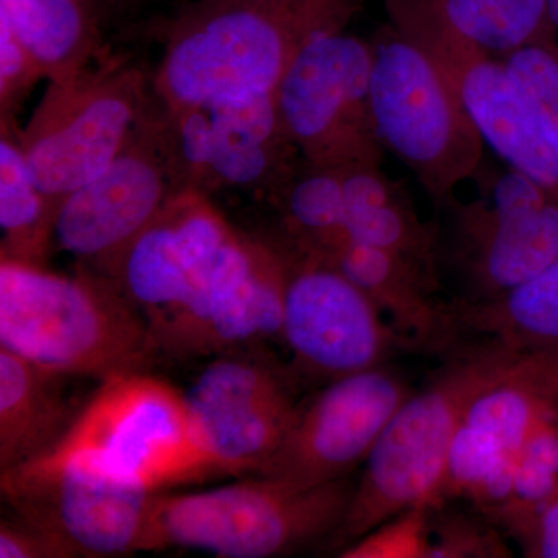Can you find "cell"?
Masks as SVG:
<instances>
[{"label": "cell", "mask_w": 558, "mask_h": 558, "mask_svg": "<svg viewBox=\"0 0 558 558\" xmlns=\"http://www.w3.org/2000/svg\"><path fill=\"white\" fill-rule=\"evenodd\" d=\"M458 339L472 336L523 355L558 360V259L495 299L450 303Z\"/></svg>", "instance_id": "44dd1931"}, {"label": "cell", "mask_w": 558, "mask_h": 558, "mask_svg": "<svg viewBox=\"0 0 558 558\" xmlns=\"http://www.w3.org/2000/svg\"><path fill=\"white\" fill-rule=\"evenodd\" d=\"M72 557L60 542L25 521L3 520L0 524V558Z\"/></svg>", "instance_id": "d6a6232c"}, {"label": "cell", "mask_w": 558, "mask_h": 558, "mask_svg": "<svg viewBox=\"0 0 558 558\" xmlns=\"http://www.w3.org/2000/svg\"><path fill=\"white\" fill-rule=\"evenodd\" d=\"M454 31L499 58L529 44L553 43L545 0H418Z\"/></svg>", "instance_id": "cb8c5ba5"}, {"label": "cell", "mask_w": 558, "mask_h": 558, "mask_svg": "<svg viewBox=\"0 0 558 558\" xmlns=\"http://www.w3.org/2000/svg\"><path fill=\"white\" fill-rule=\"evenodd\" d=\"M379 307L407 347L453 351L458 333L450 303L436 299V271L388 250L332 240L310 245Z\"/></svg>", "instance_id": "d6986e66"}, {"label": "cell", "mask_w": 558, "mask_h": 558, "mask_svg": "<svg viewBox=\"0 0 558 558\" xmlns=\"http://www.w3.org/2000/svg\"><path fill=\"white\" fill-rule=\"evenodd\" d=\"M558 492V400L549 407L524 440L512 468L510 497L495 523L535 508Z\"/></svg>", "instance_id": "484cf974"}, {"label": "cell", "mask_w": 558, "mask_h": 558, "mask_svg": "<svg viewBox=\"0 0 558 558\" xmlns=\"http://www.w3.org/2000/svg\"><path fill=\"white\" fill-rule=\"evenodd\" d=\"M389 25L442 73L484 143L558 199V156L543 137L502 58L418 0H385Z\"/></svg>", "instance_id": "9c48e42d"}, {"label": "cell", "mask_w": 558, "mask_h": 558, "mask_svg": "<svg viewBox=\"0 0 558 558\" xmlns=\"http://www.w3.org/2000/svg\"><path fill=\"white\" fill-rule=\"evenodd\" d=\"M459 266L464 303L495 299L558 259V199L523 172L508 168L487 202L458 207Z\"/></svg>", "instance_id": "9a60e30c"}, {"label": "cell", "mask_w": 558, "mask_h": 558, "mask_svg": "<svg viewBox=\"0 0 558 558\" xmlns=\"http://www.w3.org/2000/svg\"><path fill=\"white\" fill-rule=\"evenodd\" d=\"M51 450L86 457L150 492L213 475L186 395L142 371L102 379Z\"/></svg>", "instance_id": "8992f818"}, {"label": "cell", "mask_w": 558, "mask_h": 558, "mask_svg": "<svg viewBox=\"0 0 558 558\" xmlns=\"http://www.w3.org/2000/svg\"><path fill=\"white\" fill-rule=\"evenodd\" d=\"M543 137L558 156V47L529 44L502 58Z\"/></svg>", "instance_id": "4316f807"}, {"label": "cell", "mask_w": 558, "mask_h": 558, "mask_svg": "<svg viewBox=\"0 0 558 558\" xmlns=\"http://www.w3.org/2000/svg\"><path fill=\"white\" fill-rule=\"evenodd\" d=\"M343 172L344 213L337 233L318 242L341 240L400 253L436 271V238L418 220L402 191L380 167Z\"/></svg>", "instance_id": "7402d4cb"}, {"label": "cell", "mask_w": 558, "mask_h": 558, "mask_svg": "<svg viewBox=\"0 0 558 558\" xmlns=\"http://www.w3.org/2000/svg\"><path fill=\"white\" fill-rule=\"evenodd\" d=\"M286 282L288 270L274 253L233 234L189 300L154 330V349L202 357L281 333Z\"/></svg>", "instance_id": "8fae6325"}, {"label": "cell", "mask_w": 558, "mask_h": 558, "mask_svg": "<svg viewBox=\"0 0 558 558\" xmlns=\"http://www.w3.org/2000/svg\"><path fill=\"white\" fill-rule=\"evenodd\" d=\"M371 109L377 135L442 207L475 175L484 143L442 73L395 27L373 43Z\"/></svg>", "instance_id": "5b68a950"}, {"label": "cell", "mask_w": 558, "mask_h": 558, "mask_svg": "<svg viewBox=\"0 0 558 558\" xmlns=\"http://www.w3.org/2000/svg\"><path fill=\"white\" fill-rule=\"evenodd\" d=\"M373 43L343 31L307 40L279 81L282 131L312 170L380 167L384 145L371 109Z\"/></svg>", "instance_id": "52a82bcc"}, {"label": "cell", "mask_w": 558, "mask_h": 558, "mask_svg": "<svg viewBox=\"0 0 558 558\" xmlns=\"http://www.w3.org/2000/svg\"><path fill=\"white\" fill-rule=\"evenodd\" d=\"M281 143L290 142L260 143L230 137L216 131L209 121L205 172L230 185L253 186L267 182L277 171Z\"/></svg>", "instance_id": "f546056e"}, {"label": "cell", "mask_w": 558, "mask_h": 558, "mask_svg": "<svg viewBox=\"0 0 558 558\" xmlns=\"http://www.w3.org/2000/svg\"><path fill=\"white\" fill-rule=\"evenodd\" d=\"M355 483L315 487L256 475L190 494H154L142 553L199 549L226 558H269L333 537L347 517Z\"/></svg>", "instance_id": "277c9868"}, {"label": "cell", "mask_w": 558, "mask_h": 558, "mask_svg": "<svg viewBox=\"0 0 558 558\" xmlns=\"http://www.w3.org/2000/svg\"><path fill=\"white\" fill-rule=\"evenodd\" d=\"M17 519L46 532L73 557L142 553L154 494L81 454L50 450L2 472Z\"/></svg>", "instance_id": "ba28073f"}, {"label": "cell", "mask_w": 558, "mask_h": 558, "mask_svg": "<svg viewBox=\"0 0 558 558\" xmlns=\"http://www.w3.org/2000/svg\"><path fill=\"white\" fill-rule=\"evenodd\" d=\"M138 76L102 73L54 84L21 142L33 180L57 211L73 191L97 179L135 138Z\"/></svg>", "instance_id": "30bf717a"}, {"label": "cell", "mask_w": 558, "mask_h": 558, "mask_svg": "<svg viewBox=\"0 0 558 558\" xmlns=\"http://www.w3.org/2000/svg\"><path fill=\"white\" fill-rule=\"evenodd\" d=\"M546 13L556 35L558 33V0H545Z\"/></svg>", "instance_id": "e575fe53"}, {"label": "cell", "mask_w": 558, "mask_h": 558, "mask_svg": "<svg viewBox=\"0 0 558 558\" xmlns=\"http://www.w3.org/2000/svg\"><path fill=\"white\" fill-rule=\"evenodd\" d=\"M167 190L163 163L143 138H134L108 170L58 204L54 240L110 270L170 202Z\"/></svg>", "instance_id": "ac0fdd59"}, {"label": "cell", "mask_w": 558, "mask_h": 558, "mask_svg": "<svg viewBox=\"0 0 558 558\" xmlns=\"http://www.w3.org/2000/svg\"><path fill=\"white\" fill-rule=\"evenodd\" d=\"M36 75H43L28 51L5 22H0V90L3 106Z\"/></svg>", "instance_id": "836d02e7"}, {"label": "cell", "mask_w": 558, "mask_h": 558, "mask_svg": "<svg viewBox=\"0 0 558 558\" xmlns=\"http://www.w3.org/2000/svg\"><path fill=\"white\" fill-rule=\"evenodd\" d=\"M0 347L65 376L108 379L156 354L148 322L119 286L2 256Z\"/></svg>", "instance_id": "7a4b0ae2"}, {"label": "cell", "mask_w": 558, "mask_h": 558, "mask_svg": "<svg viewBox=\"0 0 558 558\" xmlns=\"http://www.w3.org/2000/svg\"><path fill=\"white\" fill-rule=\"evenodd\" d=\"M54 208L36 186L21 143L0 142L2 256L36 264L53 234Z\"/></svg>", "instance_id": "d4e9b609"}, {"label": "cell", "mask_w": 558, "mask_h": 558, "mask_svg": "<svg viewBox=\"0 0 558 558\" xmlns=\"http://www.w3.org/2000/svg\"><path fill=\"white\" fill-rule=\"evenodd\" d=\"M497 524L519 543L524 556L558 558V492L542 505L506 517Z\"/></svg>", "instance_id": "1f68e13d"}, {"label": "cell", "mask_w": 558, "mask_h": 558, "mask_svg": "<svg viewBox=\"0 0 558 558\" xmlns=\"http://www.w3.org/2000/svg\"><path fill=\"white\" fill-rule=\"evenodd\" d=\"M281 336L304 369L330 380L385 365L405 344L369 296L312 250L288 269Z\"/></svg>", "instance_id": "5bb4252c"}, {"label": "cell", "mask_w": 558, "mask_h": 558, "mask_svg": "<svg viewBox=\"0 0 558 558\" xmlns=\"http://www.w3.org/2000/svg\"><path fill=\"white\" fill-rule=\"evenodd\" d=\"M413 395L409 381L387 366L330 380L292 424L259 475L300 487L348 478L365 464L381 432Z\"/></svg>", "instance_id": "7c38bea8"}, {"label": "cell", "mask_w": 558, "mask_h": 558, "mask_svg": "<svg viewBox=\"0 0 558 558\" xmlns=\"http://www.w3.org/2000/svg\"><path fill=\"white\" fill-rule=\"evenodd\" d=\"M418 506L392 517L340 549L343 558H429L433 510Z\"/></svg>", "instance_id": "f1b7e54d"}, {"label": "cell", "mask_w": 558, "mask_h": 558, "mask_svg": "<svg viewBox=\"0 0 558 558\" xmlns=\"http://www.w3.org/2000/svg\"><path fill=\"white\" fill-rule=\"evenodd\" d=\"M365 0H201L172 25L159 87L175 112L271 92L296 51L343 31Z\"/></svg>", "instance_id": "6da1fadb"}, {"label": "cell", "mask_w": 558, "mask_h": 558, "mask_svg": "<svg viewBox=\"0 0 558 558\" xmlns=\"http://www.w3.org/2000/svg\"><path fill=\"white\" fill-rule=\"evenodd\" d=\"M186 400L213 475H259L299 409L274 369L236 357L202 371Z\"/></svg>", "instance_id": "2e32d148"}, {"label": "cell", "mask_w": 558, "mask_h": 558, "mask_svg": "<svg viewBox=\"0 0 558 558\" xmlns=\"http://www.w3.org/2000/svg\"><path fill=\"white\" fill-rule=\"evenodd\" d=\"M92 3H94L95 7L98 5L100 2H106V0H90Z\"/></svg>", "instance_id": "d590c367"}, {"label": "cell", "mask_w": 558, "mask_h": 558, "mask_svg": "<svg viewBox=\"0 0 558 558\" xmlns=\"http://www.w3.org/2000/svg\"><path fill=\"white\" fill-rule=\"evenodd\" d=\"M508 546L497 529L476 521L451 517L433 524L429 558L509 557Z\"/></svg>", "instance_id": "4dcf8cb0"}, {"label": "cell", "mask_w": 558, "mask_h": 558, "mask_svg": "<svg viewBox=\"0 0 558 558\" xmlns=\"http://www.w3.org/2000/svg\"><path fill=\"white\" fill-rule=\"evenodd\" d=\"M558 400V360L523 355L470 403L451 446L440 502L468 498L497 515L510 497L512 468L529 433Z\"/></svg>", "instance_id": "4fadbf2b"}, {"label": "cell", "mask_w": 558, "mask_h": 558, "mask_svg": "<svg viewBox=\"0 0 558 558\" xmlns=\"http://www.w3.org/2000/svg\"><path fill=\"white\" fill-rule=\"evenodd\" d=\"M233 231L197 197L171 199L112 266L119 288L148 322L150 336L189 300Z\"/></svg>", "instance_id": "e0dca14e"}, {"label": "cell", "mask_w": 558, "mask_h": 558, "mask_svg": "<svg viewBox=\"0 0 558 558\" xmlns=\"http://www.w3.org/2000/svg\"><path fill=\"white\" fill-rule=\"evenodd\" d=\"M0 22L60 86L80 78L97 40L90 0H0Z\"/></svg>", "instance_id": "603a6c76"}, {"label": "cell", "mask_w": 558, "mask_h": 558, "mask_svg": "<svg viewBox=\"0 0 558 558\" xmlns=\"http://www.w3.org/2000/svg\"><path fill=\"white\" fill-rule=\"evenodd\" d=\"M289 218L310 242L337 233L343 222L344 194L341 170H312L288 191Z\"/></svg>", "instance_id": "83f0119b"}, {"label": "cell", "mask_w": 558, "mask_h": 558, "mask_svg": "<svg viewBox=\"0 0 558 558\" xmlns=\"http://www.w3.org/2000/svg\"><path fill=\"white\" fill-rule=\"evenodd\" d=\"M427 387L413 391L381 432L355 483L347 517L333 534L349 545L392 517L418 506H439L451 446L472 400L523 357L480 341L454 348Z\"/></svg>", "instance_id": "3957f363"}, {"label": "cell", "mask_w": 558, "mask_h": 558, "mask_svg": "<svg viewBox=\"0 0 558 558\" xmlns=\"http://www.w3.org/2000/svg\"><path fill=\"white\" fill-rule=\"evenodd\" d=\"M65 377L0 347V472L53 449L75 421Z\"/></svg>", "instance_id": "ffe728a7"}]
</instances>
